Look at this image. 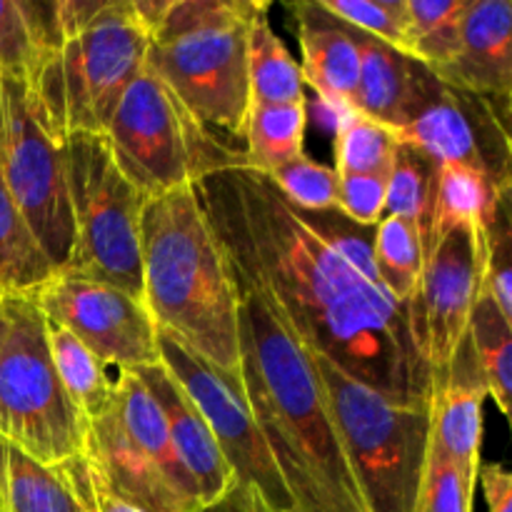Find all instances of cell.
<instances>
[{
  "label": "cell",
  "mask_w": 512,
  "mask_h": 512,
  "mask_svg": "<svg viewBox=\"0 0 512 512\" xmlns=\"http://www.w3.org/2000/svg\"><path fill=\"white\" fill-rule=\"evenodd\" d=\"M193 190L218 248L255 280L300 348L398 403H430L435 378L408 305L320 240L268 175L243 165Z\"/></svg>",
  "instance_id": "6da1fadb"
},
{
  "label": "cell",
  "mask_w": 512,
  "mask_h": 512,
  "mask_svg": "<svg viewBox=\"0 0 512 512\" xmlns=\"http://www.w3.org/2000/svg\"><path fill=\"white\" fill-rule=\"evenodd\" d=\"M223 253V250H220ZM238 300L240 393L298 512H368L310 355L255 280L223 253Z\"/></svg>",
  "instance_id": "7a4b0ae2"
},
{
  "label": "cell",
  "mask_w": 512,
  "mask_h": 512,
  "mask_svg": "<svg viewBox=\"0 0 512 512\" xmlns=\"http://www.w3.org/2000/svg\"><path fill=\"white\" fill-rule=\"evenodd\" d=\"M140 278L155 328L205 360L240 393L238 300L193 185L143 203Z\"/></svg>",
  "instance_id": "3957f363"
},
{
  "label": "cell",
  "mask_w": 512,
  "mask_h": 512,
  "mask_svg": "<svg viewBox=\"0 0 512 512\" xmlns=\"http://www.w3.org/2000/svg\"><path fill=\"white\" fill-rule=\"evenodd\" d=\"M260 0H170L145 63L220 143L245 153L248 28Z\"/></svg>",
  "instance_id": "277c9868"
},
{
  "label": "cell",
  "mask_w": 512,
  "mask_h": 512,
  "mask_svg": "<svg viewBox=\"0 0 512 512\" xmlns=\"http://www.w3.org/2000/svg\"><path fill=\"white\" fill-rule=\"evenodd\" d=\"M148 40L133 0H108L88 28L63 38L53 55L40 60L28 88L55 140L105 135L120 98L143 70Z\"/></svg>",
  "instance_id": "5b68a950"
},
{
  "label": "cell",
  "mask_w": 512,
  "mask_h": 512,
  "mask_svg": "<svg viewBox=\"0 0 512 512\" xmlns=\"http://www.w3.org/2000/svg\"><path fill=\"white\" fill-rule=\"evenodd\" d=\"M308 355L368 512H413L428 460L430 403H398Z\"/></svg>",
  "instance_id": "8992f818"
},
{
  "label": "cell",
  "mask_w": 512,
  "mask_h": 512,
  "mask_svg": "<svg viewBox=\"0 0 512 512\" xmlns=\"http://www.w3.org/2000/svg\"><path fill=\"white\" fill-rule=\"evenodd\" d=\"M105 140L120 173L145 198L193 185L218 170L248 165L243 150L210 135L148 63L120 98Z\"/></svg>",
  "instance_id": "52a82bcc"
},
{
  "label": "cell",
  "mask_w": 512,
  "mask_h": 512,
  "mask_svg": "<svg viewBox=\"0 0 512 512\" xmlns=\"http://www.w3.org/2000/svg\"><path fill=\"white\" fill-rule=\"evenodd\" d=\"M63 153L75 235L60 273L143 300L140 210L148 198L120 173L105 135H70Z\"/></svg>",
  "instance_id": "ba28073f"
},
{
  "label": "cell",
  "mask_w": 512,
  "mask_h": 512,
  "mask_svg": "<svg viewBox=\"0 0 512 512\" xmlns=\"http://www.w3.org/2000/svg\"><path fill=\"white\" fill-rule=\"evenodd\" d=\"M0 438L43 465L83 455L85 423L65 395L48 348V325L33 295H3Z\"/></svg>",
  "instance_id": "9c48e42d"
},
{
  "label": "cell",
  "mask_w": 512,
  "mask_h": 512,
  "mask_svg": "<svg viewBox=\"0 0 512 512\" xmlns=\"http://www.w3.org/2000/svg\"><path fill=\"white\" fill-rule=\"evenodd\" d=\"M0 90V175L58 275L68 265L75 235L63 143L40 120L25 80H0Z\"/></svg>",
  "instance_id": "30bf717a"
},
{
  "label": "cell",
  "mask_w": 512,
  "mask_h": 512,
  "mask_svg": "<svg viewBox=\"0 0 512 512\" xmlns=\"http://www.w3.org/2000/svg\"><path fill=\"white\" fill-rule=\"evenodd\" d=\"M158 355L175 383L183 388L208 423L218 450L258 505L270 512H298L275 465L263 433L255 425L243 395L235 393L205 360L158 330Z\"/></svg>",
  "instance_id": "8fae6325"
},
{
  "label": "cell",
  "mask_w": 512,
  "mask_h": 512,
  "mask_svg": "<svg viewBox=\"0 0 512 512\" xmlns=\"http://www.w3.org/2000/svg\"><path fill=\"white\" fill-rule=\"evenodd\" d=\"M483 230H448L425 255L423 278L408 303L410 333L433 370L435 385L448 378L460 348L468 340L470 315L483 285Z\"/></svg>",
  "instance_id": "7c38bea8"
},
{
  "label": "cell",
  "mask_w": 512,
  "mask_h": 512,
  "mask_svg": "<svg viewBox=\"0 0 512 512\" xmlns=\"http://www.w3.org/2000/svg\"><path fill=\"white\" fill-rule=\"evenodd\" d=\"M33 298L50 325L68 330L110 368L135 370L160 360L148 308L123 290L58 273Z\"/></svg>",
  "instance_id": "4fadbf2b"
},
{
  "label": "cell",
  "mask_w": 512,
  "mask_h": 512,
  "mask_svg": "<svg viewBox=\"0 0 512 512\" xmlns=\"http://www.w3.org/2000/svg\"><path fill=\"white\" fill-rule=\"evenodd\" d=\"M508 118L510 105L450 88L435 75L413 120L400 130V138L438 165H468L488 175L498 188L512 190Z\"/></svg>",
  "instance_id": "5bb4252c"
},
{
  "label": "cell",
  "mask_w": 512,
  "mask_h": 512,
  "mask_svg": "<svg viewBox=\"0 0 512 512\" xmlns=\"http://www.w3.org/2000/svg\"><path fill=\"white\" fill-rule=\"evenodd\" d=\"M440 83L483 95L500 105L512 98V3L470 0L460 28V48L438 73Z\"/></svg>",
  "instance_id": "9a60e30c"
},
{
  "label": "cell",
  "mask_w": 512,
  "mask_h": 512,
  "mask_svg": "<svg viewBox=\"0 0 512 512\" xmlns=\"http://www.w3.org/2000/svg\"><path fill=\"white\" fill-rule=\"evenodd\" d=\"M298 25L303 83L338 115L350 113L360 73V43L365 33L343 23L320 0L290 5Z\"/></svg>",
  "instance_id": "2e32d148"
},
{
  "label": "cell",
  "mask_w": 512,
  "mask_h": 512,
  "mask_svg": "<svg viewBox=\"0 0 512 512\" xmlns=\"http://www.w3.org/2000/svg\"><path fill=\"white\" fill-rule=\"evenodd\" d=\"M488 400L478 368L460 363V353L448 378L440 380L430 398L428 458L450 465L468 488L475 490L483 455V405Z\"/></svg>",
  "instance_id": "e0dca14e"
},
{
  "label": "cell",
  "mask_w": 512,
  "mask_h": 512,
  "mask_svg": "<svg viewBox=\"0 0 512 512\" xmlns=\"http://www.w3.org/2000/svg\"><path fill=\"white\" fill-rule=\"evenodd\" d=\"M130 373L148 388V393L158 403L175 453H178L185 473L193 480L200 505L213 503L230 488H235L238 483H235L233 470L228 468L223 453L218 450L208 423L195 408L193 400L175 383L173 375L165 370V365L158 360V363L135 368Z\"/></svg>",
  "instance_id": "ac0fdd59"
},
{
  "label": "cell",
  "mask_w": 512,
  "mask_h": 512,
  "mask_svg": "<svg viewBox=\"0 0 512 512\" xmlns=\"http://www.w3.org/2000/svg\"><path fill=\"white\" fill-rule=\"evenodd\" d=\"M83 458L115 498L140 512H193L165 483L158 468L135 448L115 408L105 418L85 423Z\"/></svg>",
  "instance_id": "d6986e66"
},
{
  "label": "cell",
  "mask_w": 512,
  "mask_h": 512,
  "mask_svg": "<svg viewBox=\"0 0 512 512\" xmlns=\"http://www.w3.org/2000/svg\"><path fill=\"white\" fill-rule=\"evenodd\" d=\"M433 80L428 65L365 35L350 110L400 133L413 120Z\"/></svg>",
  "instance_id": "ffe728a7"
},
{
  "label": "cell",
  "mask_w": 512,
  "mask_h": 512,
  "mask_svg": "<svg viewBox=\"0 0 512 512\" xmlns=\"http://www.w3.org/2000/svg\"><path fill=\"white\" fill-rule=\"evenodd\" d=\"M115 415H118L128 438L135 443V448L158 468L165 483L178 493V498L188 505V510L200 508L195 485L190 475L185 473L178 453H175L168 425H165L158 403L130 370L125 373L123 383H120L118 398H115Z\"/></svg>",
  "instance_id": "44dd1931"
},
{
  "label": "cell",
  "mask_w": 512,
  "mask_h": 512,
  "mask_svg": "<svg viewBox=\"0 0 512 512\" xmlns=\"http://www.w3.org/2000/svg\"><path fill=\"white\" fill-rule=\"evenodd\" d=\"M45 325H48V348L55 373L73 408L78 410L83 423L105 418L115 408L120 383L128 370L110 368L68 330L50 325L48 320Z\"/></svg>",
  "instance_id": "7402d4cb"
},
{
  "label": "cell",
  "mask_w": 512,
  "mask_h": 512,
  "mask_svg": "<svg viewBox=\"0 0 512 512\" xmlns=\"http://www.w3.org/2000/svg\"><path fill=\"white\" fill-rule=\"evenodd\" d=\"M0 503L3 512H88L63 465H43L0 438Z\"/></svg>",
  "instance_id": "603a6c76"
},
{
  "label": "cell",
  "mask_w": 512,
  "mask_h": 512,
  "mask_svg": "<svg viewBox=\"0 0 512 512\" xmlns=\"http://www.w3.org/2000/svg\"><path fill=\"white\" fill-rule=\"evenodd\" d=\"M510 198V190L498 188L493 180L480 170L468 165L445 163L438 168V185H435L433 228H430V245L448 230L468 225L475 230H488L498 215L500 205Z\"/></svg>",
  "instance_id": "cb8c5ba5"
},
{
  "label": "cell",
  "mask_w": 512,
  "mask_h": 512,
  "mask_svg": "<svg viewBox=\"0 0 512 512\" xmlns=\"http://www.w3.org/2000/svg\"><path fill=\"white\" fill-rule=\"evenodd\" d=\"M270 3L260 0L248 28L250 105H283L308 100L298 60L270 25Z\"/></svg>",
  "instance_id": "d4e9b609"
},
{
  "label": "cell",
  "mask_w": 512,
  "mask_h": 512,
  "mask_svg": "<svg viewBox=\"0 0 512 512\" xmlns=\"http://www.w3.org/2000/svg\"><path fill=\"white\" fill-rule=\"evenodd\" d=\"M308 100L283 105H250L245 125L248 168L273 173L280 165L305 155Z\"/></svg>",
  "instance_id": "484cf974"
},
{
  "label": "cell",
  "mask_w": 512,
  "mask_h": 512,
  "mask_svg": "<svg viewBox=\"0 0 512 512\" xmlns=\"http://www.w3.org/2000/svg\"><path fill=\"white\" fill-rule=\"evenodd\" d=\"M55 275L53 263L0 175V295H33Z\"/></svg>",
  "instance_id": "4316f807"
},
{
  "label": "cell",
  "mask_w": 512,
  "mask_h": 512,
  "mask_svg": "<svg viewBox=\"0 0 512 512\" xmlns=\"http://www.w3.org/2000/svg\"><path fill=\"white\" fill-rule=\"evenodd\" d=\"M373 258L383 288L398 303L408 305L425 268V243L418 223L398 215H383L375 225Z\"/></svg>",
  "instance_id": "83f0119b"
},
{
  "label": "cell",
  "mask_w": 512,
  "mask_h": 512,
  "mask_svg": "<svg viewBox=\"0 0 512 512\" xmlns=\"http://www.w3.org/2000/svg\"><path fill=\"white\" fill-rule=\"evenodd\" d=\"M468 343L475 368L483 378L488 398L495 400L500 413L510 418L512 393V323L498 313L488 298L480 295L468 325Z\"/></svg>",
  "instance_id": "f1b7e54d"
},
{
  "label": "cell",
  "mask_w": 512,
  "mask_h": 512,
  "mask_svg": "<svg viewBox=\"0 0 512 512\" xmlns=\"http://www.w3.org/2000/svg\"><path fill=\"white\" fill-rule=\"evenodd\" d=\"M438 168L430 155L400 138L393 168L388 175V198H385V215H398L418 223L425 243V255L430 245V228H433L435 185H438Z\"/></svg>",
  "instance_id": "f546056e"
},
{
  "label": "cell",
  "mask_w": 512,
  "mask_h": 512,
  "mask_svg": "<svg viewBox=\"0 0 512 512\" xmlns=\"http://www.w3.org/2000/svg\"><path fill=\"white\" fill-rule=\"evenodd\" d=\"M470 0H405L408 48L433 73L450 63L460 48V28Z\"/></svg>",
  "instance_id": "4dcf8cb0"
},
{
  "label": "cell",
  "mask_w": 512,
  "mask_h": 512,
  "mask_svg": "<svg viewBox=\"0 0 512 512\" xmlns=\"http://www.w3.org/2000/svg\"><path fill=\"white\" fill-rule=\"evenodd\" d=\"M400 133L383 123L350 113L338 115L335 123V173H383L390 175L395 153H398Z\"/></svg>",
  "instance_id": "1f68e13d"
},
{
  "label": "cell",
  "mask_w": 512,
  "mask_h": 512,
  "mask_svg": "<svg viewBox=\"0 0 512 512\" xmlns=\"http://www.w3.org/2000/svg\"><path fill=\"white\" fill-rule=\"evenodd\" d=\"M268 178L280 190V195L300 213H320V210L338 208L340 175L335 173L333 165H323L308 155H300V158L268 173Z\"/></svg>",
  "instance_id": "d6a6232c"
},
{
  "label": "cell",
  "mask_w": 512,
  "mask_h": 512,
  "mask_svg": "<svg viewBox=\"0 0 512 512\" xmlns=\"http://www.w3.org/2000/svg\"><path fill=\"white\" fill-rule=\"evenodd\" d=\"M320 3L328 13L353 25L360 33L410 55L405 0H320Z\"/></svg>",
  "instance_id": "836d02e7"
},
{
  "label": "cell",
  "mask_w": 512,
  "mask_h": 512,
  "mask_svg": "<svg viewBox=\"0 0 512 512\" xmlns=\"http://www.w3.org/2000/svg\"><path fill=\"white\" fill-rule=\"evenodd\" d=\"M485 258L480 295L498 308L512 323V230H510V198L500 205L493 225L483 230Z\"/></svg>",
  "instance_id": "e575fe53"
},
{
  "label": "cell",
  "mask_w": 512,
  "mask_h": 512,
  "mask_svg": "<svg viewBox=\"0 0 512 512\" xmlns=\"http://www.w3.org/2000/svg\"><path fill=\"white\" fill-rule=\"evenodd\" d=\"M38 65V50L18 0H0V80L28 83Z\"/></svg>",
  "instance_id": "d590c367"
},
{
  "label": "cell",
  "mask_w": 512,
  "mask_h": 512,
  "mask_svg": "<svg viewBox=\"0 0 512 512\" xmlns=\"http://www.w3.org/2000/svg\"><path fill=\"white\" fill-rule=\"evenodd\" d=\"M475 490L450 465L438 460H425L423 483L413 512H473Z\"/></svg>",
  "instance_id": "8d00e7d4"
},
{
  "label": "cell",
  "mask_w": 512,
  "mask_h": 512,
  "mask_svg": "<svg viewBox=\"0 0 512 512\" xmlns=\"http://www.w3.org/2000/svg\"><path fill=\"white\" fill-rule=\"evenodd\" d=\"M388 198V175L383 173H353L340 175L338 210L353 223L378 225L385 215Z\"/></svg>",
  "instance_id": "74e56055"
},
{
  "label": "cell",
  "mask_w": 512,
  "mask_h": 512,
  "mask_svg": "<svg viewBox=\"0 0 512 512\" xmlns=\"http://www.w3.org/2000/svg\"><path fill=\"white\" fill-rule=\"evenodd\" d=\"M63 470L65 475H68L70 485H73L75 495H78V500L88 512H140L138 508H133V505L115 498V495L95 478V473L90 470V465L85 463L83 455L63 463Z\"/></svg>",
  "instance_id": "f35d334b"
},
{
  "label": "cell",
  "mask_w": 512,
  "mask_h": 512,
  "mask_svg": "<svg viewBox=\"0 0 512 512\" xmlns=\"http://www.w3.org/2000/svg\"><path fill=\"white\" fill-rule=\"evenodd\" d=\"M478 483L483 485L488 512H512V475L500 463L480 468Z\"/></svg>",
  "instance_id": "ab89813d"
},
{
  "label": "cell",
  "mask_w": 512,
  "mask_h": 512,
  "mask_svg": "<svg viewBox=\"0 0 512 512\" xmlns=\"http://www.w3.org/2000/svg\"><path fill=\"white\" fill-rule=\"evenodd\" d=\"M193 512H255V505L253 495H250L243 485H235L228 493L220 495L218 500H213V503L208 505H200V508H195Z\"/></svg>",
  "instance_id": "60d3db41"
},
{
  "label": "cell",
  "mask_w": 512,
  "mask_h": 512,
  "mask_svg": "<svg viewBox=\"0 0 512 512\" xmlns=\"http://www.w3.org/2000/svg\"><path fill=\"white\" fill-rule=\"evenodd\" d=\"M5 310H3V295H0V345H3V338H5Z\"/></svg>",
  "instance_id": "b9f144b4"
},
{
  "label": "cell",
  "mask_w": 512,
  "mask_h": 512,
  "mask_svg": "<svg viewBox=\"0 0 512 512\" xmlns=\"http://www.w3.org/2000/svg\"><path fill=\"white\" fill-rule=\"evenodd\" d=\"M0 138H3V90H0Z\"/></svg>",
  "instance_id": "7bdbcfd3"
},
{
  "label": "cell",
  "mask_w": 512,
  "mask_h": 512,
  "mask_svg": "<svg viewBox=\"0 0 512 512\" xmlns=\"http://www.w3.org/2000/svg\"><path fill=\"white\" fill-rule=\"evenodd\" d=\"M253 505H255V512H270V510H265L263 505H258V503H255V500H253Z\"/></svg>",
  "instance_id": "ee69618b"
},
{
  "label": "cell",
  "mask_w": 512,
  "mask_h": 512,
  "mask_svg": "<svg viewBox=\"0 0 512 512\" xmlns=\"http://www.w3.org/2000/svg\"><path fill=\"white\" fill-rule=\"evenodd\" d=\"M0 512H3V503H0Z\"/></svg>",
  "instance_id": "f6af8a7d"
}]
</instances>
